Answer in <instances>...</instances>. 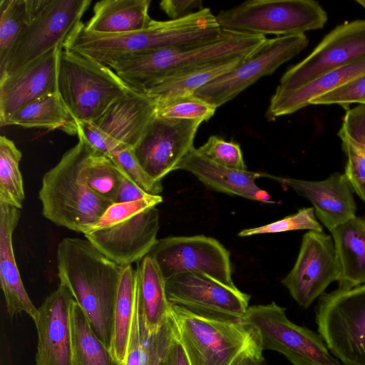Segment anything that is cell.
I'll use <instances>...</instances> for the list:
<instances>
[{
	"instance_id": "6da1fadb",
	"label": "cell",
	"mask_w": 365,
	"mask_h": 365,
	"mask_svg": "<svg viewBox=\"0 0 365 365\" xmlns=\"http://www.w3.org/2000/svg\"><path fill=\"white\" fill-rule=\"evenodd\" d=\"M60 283L71 291L95 334L110 349L123 267L88 240L66 237L57 246Z\"/></svg>"
},
{
	"instance_id": "7a4b0ae2",
	"label": "cell",
	"mask_w": 365,
	"mask_h": 365,
	"mask_svg": "<svg viewBox=\"0 0 365 365\" xmlns=\"http://www.w3.org/2000/svg\"><path fill=\"white\" fill-rule=\"evenodd\" d=\"M222 33L216 16L203 8L179 19H152L143 29L120 34L93 33L82 24L64 49L108 66L134 54L211 41Z\"/></svg>"
},
{
	"instance_id": "3957f363",
	"label": "cell",
	"mask_w": 365,
	"mask_h": 365,
	"mask_svg": "<svg viewBox=\"0 0 365 365\" xmlns=\"http://www.w3.org/2000/svg\"><path fill=\"white\" fill-rule=\"evenodd\" d=\"M78 137L76 145L44 174L38 197L46 219L84 235L112 204L87 185L83 170L88 158L96 151L81 135Z\"/></svg>"
},
{
	"instance_id": "277c9868",
	"label": "cell",
	"mask_w": 365,
	"mask_h": 365,
	"mask_svg": "<svg viewBox=\"0 0 365 365\" xmlns=\"http://www.w3.org/2000/svg\"><path fill=\"white\" fill-rule=\"evenodd\" d=\"M266 39L264 36L224 31L220 38L211 41L134 54L118 59L108 66L128 86L144 91L177 72L202 64L247 56Z\"/></svg>"
},
{
	"instance_id": "5b68a950",
	"label": "cell",
	"mask_w": 365,
	"mask_h": 365,
	"mask_svg": "<svg viewBox=\"0 0 365 365\" xmlns=\"http://www.w3.org/2000/svg\"><path fill=\"white\" fill-rule=\"evenodd\" d=\"M91 0H29L30 19L5 63L0 80L15 74L56 47L65 48L83 24Z\"/></svg>"
},
{
	"instance_id": "8992f818",
	"label": "cell",
	"mask_w": 365,
	"mask_h": 365,
	"mask_svg": "<svg viewBox=\"0 0 365 365\" xmlns=\"http://www.w3.org/2000/svg\"><path fill=\"white\" fill-rule=\"evenodd\" d=\"M58 93L77 122H93L133 88L108 66L61 48Z\"/></svg>"
},
{
	"instance_id": "52a82bcc",
	"label": "cell",
	"mask_w": 365,
	"mask_h": 365,
	"mask_svg": "<svg viewBox=\"0 0 365 365\" xmlns=\"http://www.w3.org/2000/svg\"><path fill=\"white\" fill-rule=\"evenodd\" d=\"M178 339L190 365H234L257 343L252 330L241 319L200 315L172 305Z\"/></svg>"
},
{
	"instance_id": "ba28073f",
	"label": "cell",
	"mask_w": 365,
	"mask_h": 365,
	"mask_svg": "<svg viewBox=\"0 0 365 365\" xmlns=\"http://www.w3.org/2000/svg\"><path fill=\"white\" fill-rule=\"evenodd\" d=\"M216 19L224 31L285 36L322 29L328 17L313 0H250L220 11Z\"/></svg>"
},
{
	"instance_id": "9c48e42d",
	"label": "cell",
	"mask_w": 365,
	"mask_h": 365,
	"mask_svg": "<svg viewBox=\"0 0 365 365\" xmlns=\"http://www.w3.org/2000/svg\"><path fill=\"white\" fill-rule=\"evenodd\" d=\"M241 320L262 351H276L293 365H342L319 334L291 322L274 302L250 306Z\"/></svg>"
},
{
	"instance_id": "30bf717a",
	"label": "cell",
	"mask_w": 365,
	"mask_h": 365,
	"mask_svg": "<svg viewBox=\"0 0 365 365\" xmlns=\"http://www.w3.org/2000/svg\"><path fill=\"white\" fill-rule=\"evenodd\" d=\"M316 323L338 360L344 365H365V284L321 295Z\"/></svg>"
},
{
	"instance_id": "8fae6325",
	"label": "cell",
	"mask_w": 365,
	"mask_h": 365,
	"mask_svg": "<svg viewBox=\"0 0 365 365\" xmlns=\"http://www.w3.org/2000/svg\"><path fill=\"white\" fill-rule=\"evenodd\" d=\"M155 102L144 91L130 89L93 122H77L81 135L97 153L108 155L134 148L156 115Z\"/></svg>"
},
{
	"instance_id": "7c38bea8",
	"label": "cell",
	"mask_w": 365,
	"mask_h": 365,
	"mask_svg": "<svg viewBox=\"0 0 365 365\" xmlns=\"http://www.w3.org/2000/svg\"><path fill=\"white\" fill-rule=\"evenodd\" d=\"M308 43L305 34L267 38L232 71L200 88L194 95L217 108L260 78L273 73L303 51Z\"/></svg>"
},
{
	"instance_id": "4fadbf2b",
	"label": "cell",
	"mask_w": 365,
	"mask_h": 365,
	"mask_svg": "<svg viewBox=\"0 0 365 365\" xmlns=\"http://www.w3.org/2000/svg\"><path fill=\"white\" fill-rule=\"evenodd\" d=\"M148 255L157 262L166 281L185 272L206 274L236 287L228 250L216 239L205 235L168 237L156 241Z\"/></svg>"
},
{
	"instance_id": "5bb4252c",
	"label": "cell",
	"mask_w": 365,
	"mask_h": 365,
	"mask_svg": "<svg viewBox=\"0 0 365 365\" xmlns=\"http://www.w3.org/2000/svg\"><path fill=\"white\" fill-rule=\"evenodd\" d=\"M364 56L365 19L341 24L328 33L304 59L284 73L275 91L297 89Z\"/></svg>"
},
{
	"instance_id": "9a60e30c",
	"label": "cell",
	"mask_w": 365,
	"mask_h": 365,
	"mask_svg": "<svg viewBox=\"0 0 365 365\" xmlns=\"http://www.w3.org/2000/svg\"><path fill=\"white\" fill-rule=\"evenodd\" d=\"M167 298L172 305L200 315L242 319L250 296L200 272H185L165 281Z\"/></svg>"
},
{
	"instance_id": "2e32d148",
	"label": "cell",
	"mask_w": 365,
	"mask_h": 365,
	"mask_svg": "<svg viewBox=\"0 0 365 365\" xmlns=\"http://www.w3.org/2000/svg\"><path fill=\"white\" fill-rule=\"evenodd\" d=\"M340 274L334 244L331 235L309 231L302 237L297 260L282 284L303 308H308L338 281Z\"/></svg>"
},
{
	"instance_id": "e0dca14e",
	"label": "cell",
	"mask_w": 365,
	"mask_h": 365,
	"mask_svg": "<svg viewBox=\"0 0 365 365\" xmlns=\"http://www.w3.org/2000/svg\"><path fill=\"white\" fill-rule=\"evenodd\" d=\"M202 123L198 120L160 117L157 115L133 148L146 173L161 180L173 170L194 148L193 142Z\"/></svg>"
},
{
	"instance_id": "ac0fdd59",
	"label": "cell",
	"mask_w": 365,
	"mask_h": 365,
	"mask_svg": "<svg viewBox=\"0 0 365 365\" xmlns=\"http://www.w3.org/2000/svg\"><path fill=\"white\" fill-rule=\"evenodd\" d=\"M159 230V212L150 207L109 225L91 230L86 240L115 263L125 266L140 262L155 245Z\"/></svg>"
},
{
	"instance_id": "d6986e66",
	"label": "cell",
	"mask_w": 365,
	"mask_h": 365,
	"mask_svg": "<svg viewBox=\"0 0 365 365\" xmlns=\"http://www.w3.org/2000/svg\"><path fill=\"white\" fill-rule=\"evenodd\" d=\"M74 298L59 284L38 309L36 365H72L70 309Z\"/></svg>"
},
{
	"instance_id": "ffe728a7",
	"label": "cell",
	"mask_w": 365,
	"mask_h": 365,
	"mask_svg": "<svg viewBox=\"0 0 365 365\" xmlns=\"http://www.w3.org/2000/svg\"><path fill=\"white\" fill-rule=\"evenodd\" d=\"M61 48L56 47L18 73L0 80V123L31 102L58 92Z\"/></svg>"
},
{
	"instance_id": "44dd1931",
	"label": "cell",
	"mask_w": 365,
	"mask_h": 365,
	"mask_svg": "<svg viewBox=\"0 0 365 365\" xmlns=\"http://www.w3.org/2000/svg\"><path fill=\"white\" fill-rule=\"evenodd\" d=\"M274 178L307 199L317 217L329 230L355 216L353 190L344 173H335L322 180Z\"/></svg>"
},
{
	"instance_id": "7402d4cb",
	"label": "cell",
	"mask_w": 365,
	"mask_h": 365,
	"mask_svg": "<svg viewBox=\"0 0 365 365\" xmlns=\"http://www.w3.org/2000/svg\"><path fill=\"white\" fill-rule=\"evenodd\" d=\"M176 170L190 173L206 186L218 192L270 202L271 196L256 183L258 178L270 175L225 167L203 155L197 148H194L184 157Z\"/></svg>"
},
{
	"instance_id": "603a6c76",
	"label": "cell",
	"mask_w": 365,
	"mask_h": 365,
	"mask_svg": "<svg viewBox=\"0 0 365 365\" xmlns=\"http://www.w3.org/2000/svg\"><path fill=\"white\" fill-rule=\"evenodd\" d=\"M20 209L0 203V281L6 309L11 317L25 312L33 320L38 309L27 294L16 262L12 235L17 227Z\"/></svg>"
},
{
	"instance_id": "cb8c5ba5",
	"label": "cell",
	"mask_w": 365,
	"mask_h": 365,
	"mask_svg": "<svg viewBox=\"0 0 365 365\" xmlns=\"http://www.w3.org/2000/svg\"><path fill=\"white\" fill-rule=\"evenodd\" d=\"M365 75V56L355 61L327 72L297 89L273 94L266 116L269 120L292 114L310 105L315 98Z\"/></svg>"
},
{
	"instance_id": "d4e9b609",
	"label": "cell",
	"mask_w": 365,
	"mask_h": 365,
	"mask_svg": "<svg viewBox=\"0 0 365 365\" xmlns=\"http://www.w3.org/2000/svg\"><path fill=\"white\" fill-rule=\"evenodd\" d=\"M329 231L340 268L339 289L365 284V217L355 215Z\"/></svg>"
},
{
	"instance_id": "484cf974",
	"label": "cell",
	"mask_w": 365,
	"mask_h": 365,
	"mask_svg": "<svg viewBox=\"0 0 365 365\" xmlns=\"http://www.w3.org/2000/svg\"><path fill=\"white\" fill-rule=\"evenodd\" d=\"M247 56L202 64L177 72L143 91L155 102L157 107L178 98L194 95L200 88L232 71Z\"/></svg>"
},
{
	"instance_id": "4316f807",
	"label": "cell",
	"mask_w": 365,
	"mask_h": 365,
	"mask_svg": "<svg viewBox=\"0 0 365 365\" xmlns=\"http://www.w3.org/2000/svg\"><path fill=\"white\" fill-rule=\"evenodd\" d=\"M150 0H103L93 6V16L85 25L89 31L120 34L146 28L152 19Z\"/></svg>"
},
{
	"instance_id": "83f0119b",
	"label": "cell",
	"mask_w": 365,
	"mask_h": 365,
	"mask_svg": "<svg viewBox=\"0 0 365 365\" xmlns=\"http://www.w3.org/2000/svg\"><path fill=\"white\" fill-rule=\"evenodd\" d=\"M138 299L145 328L150 334L158 332L172 314V304L165 291V280L160 269L150 255L137 267Z\"/></svg>"
},
{
	"instance_id": "f1b7e54d",
	"label": "cell",
	"mask_w": 365,
	"mask_h": 365,
	"mask_svg": "<svg viewBox=\"0 0 365 365\" xmlns=\"http://www.w3.org/2000/svg\"><path fill=\"white\" fill-rule=\"evenodd\" d=\"M177 337V325L173 313L158 332L148 333L140 314L138 296L128 350L122 365H159Z\"/></svg>"
},
{
	"instance_id": "f546056e",
	"label": "cell",
	"mask_w": 365,
	"mask_h": 365,
	"mask_svg": "<svg viewBox=\"0 0 365 365\" xmlns=\"http://www.w3.org/2000/svg\"><path fill=\"white\" fill-rule=\"evenodd\" d=\"M1 126L17 125L26 128L59 129L70 135L78 134L77 121L58 92L43 96L6 118Z\"/></svg>"
},
{
	"instance_id": "4dcf8cb0",
	"label": "cell",
	"mask_w": 365,
	"mask_h": 365,
	"mask_svg": "<svg viewBox=\"0 0 365 365\" xmlns=\"http://www.w3.org/2000/svg\"><path fill=\"white\" fill-rule=\"evenodd\" d=\"M138 296V269L123 267L116 298L110 351L123 363L128 346L135 305Z\"/></svg>"
},
{
	"instance_id": "1f68e13d",
	"label": "cell",
	"mask_w": 365,
	"mask_h": 365,
	"mask_svg": "<svg viewBox=\"0 0 365 365\" xmlns=\"http://www.w3.org/2000/svg\"><path fill=\"white\" fill-rule=\"evenodd\" d=\"M70 318L72 365H122L95 334L75 299L71 306Z\"/></svg>"
},
{
	"instance_id": "d6a6232c",
	"label": "cell",
	"mask_w": 365,
	"mask_h": 365,
	"mask_svg": "<svg viewBox=\"0 0 365 365\" xmlns=\"http://www.w3.org/2000/svg\"><path fill=\"white\" fill-rule=\"evenodd\" d=\"M21 152L14 143L0 137V203L21 209L25 198L24 183L19 170Z\"/></svg>"
},
{
	"instance_id": "836d02e7",
	"label": "cell",
	"mask_w": 365,
	"mask_h": 365,
	"mask_svg": "<svg viewBox=\"0 0 365 365\" xmlns=\"http://www.w3.org/2000/svg\"><path fill=\"white\" fill-rule=\"evenodd\" d=\"M83 174L96 195L111 204L115 202L123 173L109 157L94 152L86 163Z\"/></svg>"
},
{
	"instance_id": "e575fe53",
	"label": "cell",
	"mask_w": 365,
	"mask_h": 365,
	"mask_svg": "<svg viewBox=\"0 0 365 365\" xmlns=\"http://www.w3.org/2000/svg\"><path fill=\"white\" fill-rule=\"evenodd\" d=\"M30 19L29 0L0 1V66Z\"/></svg>"
},
{
	"instance_id": "d590c367",
	"label": "cell",
	"mask_w": 365,
	"mask_h": 365,
	"mask_svg": "<svg viewBox=\"0 0 365 365\" xmlns=\"http://www.w3.org/2000/svg\"><path fill=\"white\" fill-rule=\"evenodd\" d=\"M217 107L195 95L182 96L157 107L160 117L198 120L202 123L212 117Z\"/></svg>"
},
{
	"instance_id": "8d00e7d4",
	"label": "cell",
	"mask_w": 365,
	"mask_h": 365,
	"mask_svg": "<svg viewBox=\"0 0 365 365\" xmlns=\"http://www.w3.org/2000/svg\"><path fill=\"white\" fill-rule=\"evenodd\" d=\"M308 230L323 232V227L317 219L313 207L299 209L296 213L259 227L244 229L238 235L248 237L255 235L278 233L287 231Z\"/></svg>"
},
{
	"instance_id": "74e56055",
	"label": "cell",
	"mask_w": 365,
	"mask_h": 365,
	"mask_svg": "<svg viewBox=\"0 0 365 365\" xmlns=\"http://www.w3.org/2000/svg\"><path fill=\"white\" fill-rule=\"evenodd\" d=\"M108 157L115 165L147 193L159 195L163 191L161 181L152 178L138 162L133 148H123Z\"/></svg>"
},
{
	"instance_id": "f35d334b",
	"label": "cell",
	"mask_w": 365,
	"mask_h": 365,
	"mask_svg": "<svg viewBox=\"0 0 365 365\" xmlns=\"http://www.w3.org/2000/svg\"><path fill=\"white\" fill-rule=\"evenodd\" d=\"M197 151L212 161L225 167L246 170L242 153L239 144L211 135Z\"/></svg>"
},
{
	"instance_id": "ab89813d",
	"label": "cell",
	"mask_w": 365,
	"mask_h": 365,
	"mask_svg": "<svg viewBox=\"0 0 365 365\" xmlns=\"http://www.w3.org/2000/svg\"><path fill=\"white\" fill-rule=\"evenodd\" d=\"M162 202L163 198L160 195H151L136 201L113 203L107 208L98 222L91 230L101 228L130 217L150 207H156Z\"/></svg>"
},
{
	"instance_id": "60d3db41",
	"label": "cell",
	"mask_w": 365,
	"mask_h": 365,
	"mask_svg": "<svg viewBox=\"0 0 365 365\" xmlns=\"http://www.w3.org/2000/svg\"><path fill=\"white\" fill-rule=\"evenodd\" d=\"M365 100V75L325 93L312 101L310 105H339L348 107L352 103L360 104Z\"/></svg>"
},
{
	"instance_id": "b9f144b4",
	"label": "cell",
	"mask_w": 365,
	"mask_h": 365,
	"mask_svg": "<svg viewBox=\"0 0 365 365\" xmlns=\"http://www.w3.org/2000/svg\"><path fill=\"white\" fill-rule=\"evenodd\" d=\"M347 156L344 175L351 189L365 202V150L342 144Z\"/></svg>"
},
{
	"instance_id": "7bdbcfd3",
	"label": "cell",
	"mask_w": 365,
	"mask_h": 365,
	"mask_svg": "<svg viewBox=\"0 0 365 365\" xmlns=\"http://www.w3.org/2000/svg\"><path fill=\"white\" fill-rule=\"evenodd\" d=\"M160 6L171 20L184 18L203 9L201 0H163Z\"/></svg>"
},
{
	"instance_id": "ee69618b",
	"label": "cell",
	"mask_w": 365,
	"mask_h": 365,
	"mask_svg": "<svg viewBox=\"0 0 365 365\" xmlns=\"http://www.w3.org/2000/svg\"><path fill=\"white\" fill-rule=\"evenodd\" d=\"M149 195H151L144 191L129 177L123 173L121 182L118 188L115 203L136 201Z\"/></svg>"
},
{
	"instance_id": "f6af8a7d",
	"label": "cell",
	"mask_w": 365,
	"mask_h": 365,
	"mask_svg": "<svg viewBox=\"0 0 365 365\" xmlns=\"http://www.w3.org/2000/svg\"><path fill=\"white\" fill-rule=\"evenodd\" d=\"M159 365H190L178 337L173 341Z\"/></svg>"
},
{
	"instance_id": "bcb514c9",
	"label": "cell",
	"mask_w": 365,
	"mask_h": 365,
	"mask_svg": "<svg viewBox=\"0 0 365 365\" xmlns=\"http://www.w3.org/2000/svg\"><path fill=\"white\" fill-rule=\"evenodd\" d=\"M234 365H265L262 350L258 342L246 350Z\"/></svg>"
},
{
	"instance_id": "7dc6e473",
	"label": "cell",
	"mask_w": 365,
	"mask_h": 365,
	"mask_svg": "<svg viewBox=\"0 0 365 365\" xmlns=\"http://www.w3.org/2000/svg\"><path fill=\"white\" fill-rule=\"evenodd\" d=\"M359 5L365 9V0H357L356 1Z\"/></svg>"
},
{
	"instance_id": "c3c4849f",
	"label": "cell",
	"mask_w": 365,
	"mask_h": 365,
	"mask_svg": "<svg viewBox=\"0 0 365 365\" xmlns=\"http://www.w3.org/2000/svg\"><path fill=\"white\" fill-rule=\"evenodd\" d=\"M360 104H365V100H364Z\"/></svg>"
}]
</instances>
